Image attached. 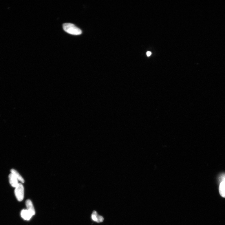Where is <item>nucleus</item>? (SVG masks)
<instances>
[{
	"label": "nucleus",
	"mask_w": 225,
	"mask_h": 225,
	"mask_svg": "<svg viewBox=\"0 0 225 225\" xmlns=\"http://www.w3.org/2000/svg\"><path fill=\"white\" fill-rule=\"evenodd\" d=\"M151 52H150V51H148L147 53V54L148 56L149 57L151 56Z\"/></svg>",
	"instance_id": "9"
},
{
	"label": "nucleus",
	"mask_w": 225,
	"mask_h": 225,
	"mask_svg": "<svg viewBox=\"0 0 225 225\" xmlns=\"http://www.w3.org/2000/svg\"><path fill=\"white\" fill-rule=\"evenodd\" d=\"M221 181L219 188L220 194L221 196L225 198V176L222 175L220 177Z\"/></svg>",
	"instance_id": "3"
},
{
	"label": "nucleus",
	"mask_w": 225,
	"mask_h": 225,
	"mask_svg": "<svg viewBox=\"0 0 225 225\" xmlns=\"http://www.w3.org/2000/svg\"><path fill=\"white\" fill-rule=\"evenodd\" d=\"M14 193L18 201H21L23 200L24 196V188L22 184L19 183L15 188Z\"/></svg>",
	"instance_id": "2"
},
{
	"label": "nucleus",
	"mask_w": 225,
	"mask_h": 225,
	"mask_svg": "<svg viewBox=\"0 0 225 225\" xmlns=\"http://www.w3.org/2000/svg\"><path fill=\"white\" fill-rule=\"evenodd\" d=\"M25 203L27 210L33 216L35 214V212L33 205L31 200H27L26 201Z\"/></svg>",
	"instance_id": "5"
},
{
	"label": "nucleus",
	"mask_w": 225,
	"mask_h": 225,
	"mask_svg": "<svg viewBox=\"0 0 225 225\" xmlns=\"http://www.w3.org/2000/svg\"><path fill=\"white\" fill-rule=\"evenodd\" d=\"M21 215L23 219L25 220H29L33 216L27 209L23 210L21 212Z\"/></svg>",
	"instance_id": "4"
},
{
	"label": "nucleus",
	"mask_w": 225,
	"mask_h": 225,
	"mask_svg": "<svg viewBox=\"0 0 225 225\" xmlns=\"http://www.w3.org/2000/svg\"><path fill=\"white\" fill-rule=\"evenodd\" d=\"M92 220L97 223L102 222L104 220V218L101 216L98 215L97 213L95 211H94L92 215Z\"/></svg>",
	"instance_id": "6"
},
{
	"label": "nucleus",
	"mask_w": 225,
	"mask_h": 225,
	"mask_svg": "<svg viewBox=\"0 0 225 225\" xmlns=\"http://www.w3.org/2000/svg\"><path fill=\"white\" fill-rule=\"evenodd\" d=\"M9 179L10 183L13 187L15 188L19 184L18 180L11 173L9 175Z\"/></svg>",
	"instance_id": "7"
},
{
	"label": "nucleus",
	"mask_w": 225,
	"mask_h": 225,
	"mask_svg": "<svg viewBox=\"0 0 225 225\" xmlns=\"http://www.w3.org/2000/svg\"><path fill=\"white\" fill-rule=\"evenodd\" d=\"M63 29L69 34L74 35H80L82 33L81 30L76 25L70 23H66L63 24Z\"/></svg>",
	"instance_id": "1"
},
{
	"label": "nucleus",
	"mask_w": 225,
	"mask_h": 225,
	"mask_svg": "<svg viewBox=\"0 0 225 225\" xmlns=\"http://www.w3.org/2000/svg\"><path fill=\"white\" fill-rule=\"evenodd\" d=\"M10 171L11 173L13 175L18 181H20L21 182L23 183L25 182L24 179H23L22 177L16 170L14 169H11Z\"/></svg>",
	"instance_id": "8"
}]
</instances>
